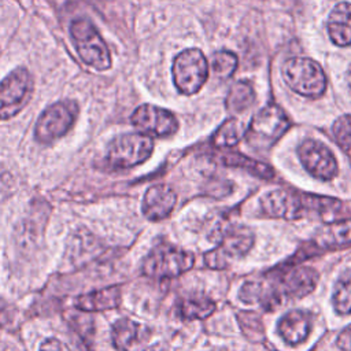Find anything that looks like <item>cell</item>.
Listing matches in <instances>:
<instances>
[{"mask_svg": "<svg viewBox=\"0 0 351 351\" xmlns=\"http://www.w3.org/2000/svg\"><path fill=\"white\" fill-rule=\"evenodd\" d=\"M332 304L336 313H351V269L343 271L333 285Z\"/></svg>", "mask_w": 351, "mask_h": 351, "instance_id": "44dd1931", "label": "cell"}, {"mask_svg": "<svg viewBox=\"0 0 351 351\" xmlns=\"http://www.w3.org/2000/svg\"><path fill=\"white\" fill-rule=\"evenodd\" d=\"M40 351H70V350L67 348L66 344H63L58 339H48L41 344Z\"/></svg>", "mask_w": 351, "mask_h": 351, "instance_id": "f1b7e54d", "label": "cell"}, {"mask_svg": "<svg viewBox=\"0 0 351 351\" xmlns=\"http://www.w3.org/2000/svg\"><path fill=\"white\" fill-rule=\"evenodd\" d=\"M347 81H348V84H350V86H351V67H350L348 71H347Z\"/></svg>", "mask_w": 351, "mask_h": 351, "instance_id": "f546056e", "label": "cell"}, {"mask_svg": "<svg viewBox=\"0 0 351 351\" xmlns=\"http://www.w3.org/2000/svg\"><path fill=\"white\" fill-rule=\"evenodd\" d=\"M144 351H160V348H159L158 346H154V347H151V348H147V350H144Z\"/></svg>", "mask_w": 351, "mask_h": 351, "instance_id": "4dcf8cb0", "label": "cell"}, {"mask_svg": "<svg viewBox=\"0 0 351 351\" xmlns=\"http://www.w3.org/2000/svg\"><path fill=\"white\" fill-rule=\"evenodd\" d=\"M173 82L182 95H193L200 90L208 77V63L203 52L189 48L178 53L171 66Z\"/></svg>", "mask_w": 351, "mask_h": 351, "instance_id": "8992f818", "label": "cell"}, {"mask_svg": "<svg viewBox=\"0 0 351 351\" xmlns=\"http://www.w3.org/2000/svg\"><path fill=\"white\" fill-rule=\"evenodd\" d=\"M149 337V329L128 318L118 319L111 329V339L119 351H137Z\"/></svg>", "mask_w": 351, "mask_h": 351, "instance_id": "2e32d148", "label": "cell"}, {"mask_svg": "<svg viewBox=\"0 0 351 351\" xmlns=\"http://www.w3.org/2000/svg\"><path fill=\"white\" fill-rule=\"evenodd\" d=\"M214 302L207 298H188L181 302L180 314L185 319H202L208 317L214 311Z\"/></svg>", "mask_w": 351, "mask_h": 351, "instance_id": "cb8c5ba5", "label": "cell"}, {"mask_svg": "<svg viewBox=\"0 0 351 351\" xmlns=\"http://www.w3.org/2000/svg\"><path fill=\"white\" fill-rule=\"evenodd\" d=\"M328 33L333 44L351 45V3L341 1L335 5L329 14Z\"/></svg>", "mask_w": 351, "mask_h": 351, "instance_id": "e0dca14e", "label": "cell"}, {"mask_svg": "<svg viewBox=\"0 0 351 351\" xmlns=\"http://www.w3.org/2000/svg\"><path fill=\"white\" fill-rule=\"evenodd\" d=\"M314 315L306 310H291L277 322L278 335L291 346L300 344L307 339L313 328Z\"/></svg>", "mask_w": 351, "mask_h": 351, "instance_id": "5bb4252c", "label": "cell"}, {"mask_svg": "<svg viewBox=\"0 0 351 351\" xmlns=\"http://www.w3.org/2000/svg\"><path fill=\"white\" fill-rule=\"evenodd\" d=\"M254 99L252 86L247 81H239L232 85L226 96V108L232 112H241L254 103Z\"/></svg>", "mask_w": 351, "mask_h": 351, "instance_id": "7402d4cb", "label": "cell"}, {"mask_svg": "<svg viewBox=\"0 0 351 351\" xmlns=\"http://www.w3.org/2000/svg\"><path fill=\"white\" fill-rule=\"evenodd\" d=\"M340 202L333 197L300 193L291 189H274L261 197V208L271 218L299 219L310 213L335 211Z\"/></svg>", "mask_w": 351, "mask_h": 351, "instance_id": "7a4b0ae2", "label": "cell"}, {"mask_svg": "<svg viewBox=\"0 0 351 351\" xmlns=\"http://www.w3.org/2000/svg\"><path fill=\"white\" fill-rule=\"evenodd\" d=\"M221 160L228 165V166H234V167H241L251 174L261 177V178H271L273 177V170L267 165L262 162L252 160L244 155H240L237 152H225L221 155Z\"/></svg>", "mask_w": 351, "mask_h": 351, "instance_id": "603a6c76", "label": "cell"}, {"mask_svg": "<svg viewBox=\"0 0 351 351\" xmlns=\"http://www.w3.org/2000/svg\"><path fill=\"white\" fill-rule=\"evenodd\" d=\"M254 244V233L241 225H233L221 236L217 248L204 255V262L213 269H223L233 259L244 256Z\"/></svg>", "mask_w": 351, "mask_h": 351, "instance_id": "8fae6325", "label": "cell"}, {"mask_svg": "<svg viewBox=\"0 0 351 351\" xmlns=\"http://www.w3.org/2000/svg\"><path fill=\"white\" fill-rule=\"evenodd\" d=\"M298 156L303 167L314 177L329 181L337 174V162L332 151L321 141L307 138L298 147Z\"/></svg>", "mask_w": 351, "mask_h": 351, "instance_id": "7c38bea8", "label": "cell"}, {"mask_svg": "<svg viewBox=\"0 0 351 351\" xmlns=\"http://www.w3.org/2000/svg\"><path fill=\"white\" fill-rule=\"evenodd\" d=\"M154 149V140L145 133L117 136L107 147V162L115 169H129L145 162Z\"/></svg>", "mask_w": 351, "mask_h": 351, "instance_id": "ba28073f", "label": "cell"}, {"mask_svg": "<svg viewBox=\"0 0 351 351\" xmlns=\"http://www.w3.org/2000/svg\"><path fill=\"white\" fill-rule=\"evenodd\" d=\"M318 247H343L351 244V219L337 221L321 228L314 237Z\"/></svg>", "mask_w": 351, "mask_h": 351, "instance_id": "d6986e66", "label": "cell"}, {"mask_svg": "<svg viewBox=\"0 0 351 351\" xmlns=\"http://www.w3.org/2000/svg\"><path fill=\"white\" fill-rule=\"evenodd\" d=\"M33 77L25 67L12 70L0 82V119H10L29 103L33 93Z\"/></svg>", "mask_w": 351, "mask_h": 351, "instance_id": "30bf717a", "label": "cell"}, {"mask_svg": "<svg viewBox=\"0 0 351 351\" xmlns=\"http://www.w3.org/2000/svg\"><path fill=\"white\" fill-rule=\"evenodd\" d=\"M332 130L339 147L351 159V115H343L336 119Z\"/></svg>", "mask_w": 351, "mask_h": 351, "instance_id": "484cf974", "label": "cell"}, {"mask_svg": "<svg viewBox=\"0 0 351 351\" xmlns=\"http://www.w3.org/2000/svg\"><path fill=\"white\" fill-rule=\"evenodd\" d=\"M80 108L74 100H60L47 107L38 117L34 137L41 144H49L64 136L74 125Z\"/></svg>", "mask_w": 351, "mask_h": 351, "instance_id": "52a82bcc", "label": "cell"}, {"mask_svg": "<svg viewBox=\"0 0 351 351\" xmlns=\"http://www.w3.org/2000/svg\"><path fill=\"white\" fill-rule=\"evenodd\" d=\"M132 123L143 133L156 137H167L178 130V121L166 108L154 104H141L130 115Z\"/></svg>", "mask_w": 351, "mask_h": 351, "instance_id": "4fadbf2b", "label": "cell"}, {"mask_svg": "<svg viewBox=\"0 0 351 351\" xmlns=\"http://www.w3.org/2000/svg\"><path fill=\"white\" fill-rule=\"evenodd\" d=\"M289 128V119L284 110L274 103L261 108L252 118L247 130L250 144L267 148L273 145Z\"/></svg>", "mask_w": 351, "mask_h": 351, "instance_id": "9c48e42d", "label": "cell"}, {"mask_svg": "<svg viewBox=\"0 0 351 351\" xmlns=\"http://www.w3.org/2000/svg\"><path fill=\"white\" fill-rule=\"evenodd\" d=\"M195 258L191 252L170 244H160L151 250L143 261L141 270L151 278H173L192 267Z\"/></svg>", "mask_w": 351, "mask_h": 351, "instance_id": "5b68a950", "label": "cell"}, {"mask_svg": "<svg viewBox=\"0 0 351 351\" xmlns=\"http://www.w3.org/2000/svg\"><path fill=\"white\" fill-rule=\"evenodd\" d=\"M318 273L308 266L278 270L265 280L248 281L240 289V299L259 304L265 310H274L288 300L300 299L314 291Z\"/></svg>", "mask_w": 351, "mask_h": 351, "instance_id": "6da1fadb", "label": "cell"}, {"mask_svg": "<svg viewBox=\"0 0 351 351\" xmlns=\"http://www.w3.org/2000/svg\"><path fill=\"white\" fill-rule=\"evenodd\" d=\"M70 34L81 60L96 69L107 70L111 67V53L95 25L86 18H77L70 25Z\"/></svg>", "mask_w": 351, "mask_h": 351, "instance_id": "3957f363", "label": "cell"}, {"mask_svg": "<svg viewBox=\"0 0 351 351\" xmlns=\"http://www.w3.org/2000/svg\"><path fill=\"white\" fill-rule=\"evenodd\" d=\"M281 74L287 85L296 93L317 99L326 88V77L322 67L308 58H289L281 67Z\"/></svg>", "mask_w": 351, "mask_h": 351, "instance_id": "277c9868", "label": "cell"}, {"mask_svg": "<svg viewBox=\"0 0 351 351\" xmlns=\"http://www.w3.org/2000/svg\"><path fill=\"white\" fill-rule=\"evenodd\" d=\"M121 303V291L118 287H107L85 295H80L74 300V306L82 311H104L115 308Z\"/></svg>", "mask_w": 351, "mask_h": 351, "instance_id": "ac0fdd59", "label": "cell"}, {"mask_svg": "<svg viewBox=\"0 0 351 351\" xmlns=\"http://www.w3.org/2000/svg\"><path fill=\"white\" fill-rule=\"evenodd\" d=\"M337 347L343 351H351V324L346 326L337 336Z\"/></svg>", "mask_w": 351, "mask_h": 351, "instance_id": "83f0119b", "label": "cell"}, {"mask_svg": "<svg viewBox=\"0 0 351 351\" xmlns=\"http://www.w3.org/2000/svg\"><path fill=\"white\" fill-rule=\"evenodd\" d=\"M211 67L218 78L226 80L237 67V56L230 51H218L213 55Z\"/></svg>", "mask_w": 351, "mask_h": 351, "instance_id": "d4e9b609", "label": "cell"}, {"mask_svg": "<svg viewBox=\"0 0 351 351\" xmlns=\"http://www.w3.org/2000/svg\"><path fill=\"white\" fill-rule=\"evenodd\" d=\"M14 317H15V308L8 302L0 298V326H5L11 324Z\"/></svg>", "mask_w": 351, "mask_h": 351, "instance_id": "4316f807", "label": "cell"}, {"mask_svg": "<svg viewBox=\"0 0 351 351\" xmlns=\"http://www.w3.org/2000/svg\"><path fill=\"white\" fill-rule=\"evenodd\" d=\"M176 192L166 184H156L148 188L143 199V214L151 221L166 218L176 206Z\"/></svg>", "mask_w": 351, "mask_h": 351, "instance_id": "9a60e30c", "label": "cell"}, {"mask_svg": "<svg viewBox=\"0 0 351 351\" xmlns=\"http://www.w3.org/2000/svg\"><path fill=\"white\" fill-rule=\"evenodd\" d=\"M245 132V125L240 119L229 118L214 133L213 144L218 148L233 147L241 140Z\"/></svg>", "mask_w": 351, "mask_h": 351, "instance_id": "ffe728a7", "label": "cell"}]
</instances>
